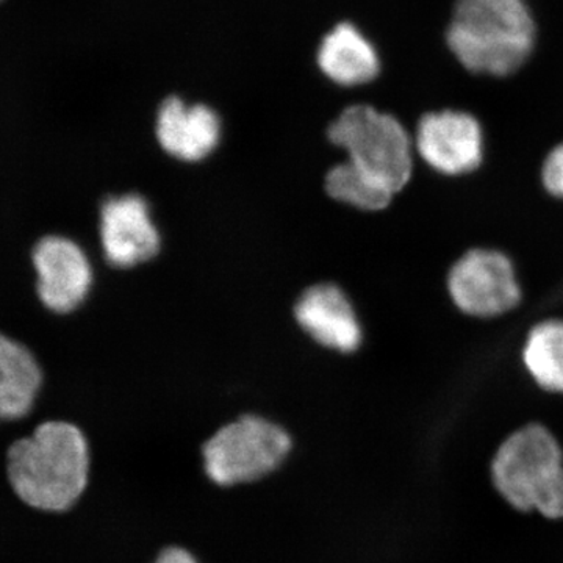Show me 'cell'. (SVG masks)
Wrapping results in <instances>:
<instances>
[{
  "label": "cell",
  "instance_id": "obj_1",
  "mask_svg": "<svg viewBox=\"0 0 563 563\" xmlns=\"http://www.w3.org/2000/svg\"><path fill=\"white\" fill-rule=\"evenodd\" d=\"M90 448L77 426L47 421L9 451V479L22 501L44 512H65L90 481Z\"/></svg>",
  "mask_w": 563,
  "mask_h": 563
},
{
  "label": "cell",
  "instance_id": "obj_2",
  "mask_svg": "<svg viewBox=\"0 0 563 563\" xmlns=\"http://www.w3.org/2000/svg\"><path fill=\"white\" fill-rule=\"evenodd\" d=\"M536 25L523 0H459L448 29L457 60L476 74L506 77L528 60Z\"/></svg>",
  "mask_w": 563,
  "mask_h": 563
},
{
  "label": "cell",
  "instance_id": "obj_3",
  "mask_svg": "<svg viewBox=\"0 0 563 563\" xmlns=\"http://www.w3.org/2000/svg\"><path fill=\"white\" fill-rule=\"evenodd\" d=\"M492 483L512 509L563 520V450L542 422L510 433L493 455Z\"/></svg>",
  "mask_w": 563,
  "mask_h": 563
},
{
  "label": "cell",
  "instance_id": "obj_4",
  "mask_svg": "<svg viewBox=\"0 0 563 563\" xmlns=\"http://www.w3.org/2000/svg\"><path fill=\"white\" fill-rule=\"evenodd\" d=\"M329 140L346 151L352 165L395 196L413 179V141L391 114L369 106L347 107L329 128Z\"/></svg>",
  "mask_w": 563,
  "mask_h": 563
},
{
  "label": "cell",
  "instance_id": "obj_5",
  "mask_svg": "<svg viewBox=\"0 0 563 563\" xmlns=\"http://www.w3.org/2000/svg\"><path fill=\"white\" fill-rule=\"evenodd\" d=\"M291 448L290 433L282 426L258 415H243L202 444L203 473L222 488L258 483L284 465Z\"/></svg>",
  "mask_w": 563,
  "mask_h": 563
},
{
  "label": "cell",
  "instance_id": "obj_6",
  "mask_svg": "<svg viewBox=\"0 0 563 563\" xmlns=\"http://www.w3.org/2000/svg\"><path fill=\"white\" fill-rule=\"evenodd\" d=\"M448 298L463 317L495 321L523 303L520 272L498 247H470L450 266L444 279Z\"/></svg>",
  "mask_w": 563,
  "mask_h": 563
},
{
  "label": "cell",
  "instance_id": "obj_7",
  "mask_svg": "<svg viewBox=\"0 0 563 563\" xmlns=\"http://www.w3.org/2000/svg\"><path fill=\"white\" fill-rule=\"evenodd\" d=\"M413 144L426 168L448 179L473 176L484 165L483 125L466 111L426 113L418 122Z\"/></svg>",
  "mask_w": 563,
  "mask_h": 563
},
{
  "label": "cell",
  "instance_id": "obj_8",
  "mask_svg": "<svg viewBox=\"0 0 563 563\" xmlns=\"http://www.w3.org/2000/svg\"><path fill=\"white\" fill-rule=\"evenodd\" d=\"M36 291L41 302L55 313L76 310L91 288L90 261L84 250L66 236H44L32 254Z\"/></svg>",
  "mask_w": 563,
  "mask_h": 563
},
{
  "label": "cell",
  "instance_id": "obj_9",
  "mask_svg": "<svg viewBox=\"0 0 563 563\" xmlns=\"http://www.w3.org/2000/svg\"><path fill=\"white\" fill-rule=\"evenodd\" d=\"M101 242L111 265L131 268L161 251V235L150 206L139 195L114 196L101 210Z\"/></svg>",
  "mask_w": 563,
  "mask_h": 563
},
{
  "label": "cell",
  "instance_id": "obj_10",
  "mask_svg": "<svg viewBox=\"0 0 563 563\" xmlns=\"http://www.w3.org/2000/svg\"><path fill=\"white\" fill-rule=\"evenodd\" d=\"M295 317L314 342L329 350L351 354L361 347V321L350 298L336 285L322 284L309 288L296 303Z\"/></svg>",
  "mask_w": 563,
  "mask_h": 563
},
{
  "label": "cell",
  "instance_id": "obj_11",
  "mask_svg": "<svg viewBox=\"0 0 563 563\" xmlns=\"http://www.w3.org/2000/svg\"><path fill=\"white\" fill-rule=\"evenodd\" d=\"M157 140L163 150L184 162H199L217 150L221 121L207 106H187L180 98L162 103L157 114Z\"/></svg>",
  "mask_w": 563,
  "mask_h": 563
},
{
  "label": "cell",
  "instance_id": "obj_12",
  "mask_svg": "<svg viewBox=\"0 0 563 563\" xmlns=\"http://www.w3.org/2000/svg\"><path fill=\"white\" fill-rule=\"evenodd\" d=\"M318 65L325 77L342 87L369 84L380 69L373 44L350 22L336 25L322 38Z\"/></svg>",
  "mask_w": 563,
  "mask_h": 563
},
{
  "label": "cell",
  "instance_id": "obj_13",
  "mask_svg": "<svg viewBox=\"0 0 563 563\" xmlns=\"http://www.w3.org/2000/svg\"><path fill=\"white\" fill-rule=\"evenodd\" d=\"M41 380L32 352L0 333V421L20 420L31 412Z\"/></svg>",
  "mask_w": 563,
  "mask_h": 563
},
{
  "label": "cell",
  "instance_id": "obj_14",
  "mask_svg": "<svg viewBox=\"0 0 563 563\" xmlns=\"http://www.w3.org/2000/svg\"><path fill=\"white\" fill-rule=\"evenodd\" d=\"M521 366L547 395L563 396V318H543L526 332Z\"/></svg>",
  "mask_w": 563,
  "mask_h": 563
},
{
  "label": "cell",
  "instance_id": "obj_15",
  "mask_svg": "<svg viewBox=\"0 0 563 563\" xmlns=\"http://www.w3.org/2000/svg\"><path fill=\"white\" fill-rule=\"evenodd\" d=\"M325 190L335 201L363 211H380L390 206L395 195L366 176L350 161L333 166L325 176Z\"/></svg>",
  "mask_w": 563,
  "mask_h": 563
},
{
  "label": "cell",
  "instance_id": "obj_16",
  "mask_svg": "<svg viewBox=\"0 0 563 563\" xmlns=\"http://www.w3.org/2000/svg\"><path fill=\"white\" fill-rule=\"evenodd\" d=\"M539 177L543 191L554 201H563V141L544 155Z\"/></svg>",
  "mask_w": 563,
  "mask_h": 563
},
{
  "label": "cell",
  "instance_id": "obj_17",
  "mask_svg": "<svg viewBox=\"0 0 563 563\" xmlns=\"http://www.w3.org/2000/svg\"><path fill=\"white\" fill-rule=\"evenodd\" d=\"M152 563H201L198 561L195 554L191 551H188L187 548L181 547H168L165 550H162L158 553L155 561Z\"/></svg>",
  "mask_w": 563,
  "mask_h": 563
},
{
  "label": "cell",
  "instance_id": "obj_18",
  "mask_svg": "<svg viewBox=\"0 0 563 563\" xmlns=\"http://www.w3.org/2000/svg\"><path fill=\"white\" fill-rule=\"evenodd\" d=\"M0 2H2V0H0Z\"/></svg>",
  "mask_w": 563,
  "mask_h": 563
}]
</instances>
